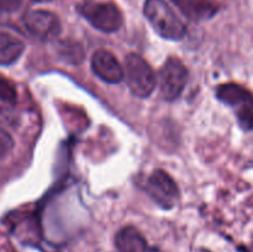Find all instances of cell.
<instances>
[{
  "mask_svg": "<svg viewBox=\"0 0 253 252\" xmlns=\"http://www.w3.org/2000/svg\"><path fill=\"white\" fill-rule=\"evenodd\" d=\"M143 14L153 30L163 39L177 41L187 34L185 24L165 0H146Z\"/></svg>",
  "mask_w": 253,
  "mask_h": 252,
  "instance_id": "cell-1",
  "label": "cell"
},
{
  "mask_svg": "<svg viewBox=\"0 0 253 252\" xmlns=\"http://www.w3.org/2000/svg\"><path fill=\"white\" fill-rule=\"evenodd\" d=\"M124 67V78L131 93L137 98H148L157 85V77L148 62L140 54L130 53L126 56Z\"/></svg>",
  "mask_w": 253,
  "mask_h": 252,
  "instance_id": "cell-2",
  "label": "cell"
},
{
  "mask_svg": "<svg viewBox=\"0 0 253 252\" xmlns=\"http://www.w3.org/2000/svg\"><path fill=\"white\" fill-rule=\"evenodd\" d=\"M188 77L189 73L184 63L177 57H169L158 73L161 98L166 101L177 100L187 85Z\"/></svg>",
  "mask_w": 253,
  "mask_h": 252,
  "instance_id": "cell-3",
  "label": "cell"
},
{
  "mask_svg": "<svg viewBox=\"0 0 253 252\" xmlns=\"http://www.w3.org/2000/svg\"><path fill=\"white\" fill-rule=\"evenodd\" d=\"M82 16L96 30L115 32L123 26L124 17L120 9L113 2H94L79 7Z\"/></svg>",
  "mask_w": 253,
  "mask_h": 252,
  "instance_id": "cell-4",
  "label": "cell"
},
{
  "mask_svg": "<svg viewBox=\"0 0 253 252\" xmlns=\"http://www.w3.org/2000/svg\"><path fill=\"white\" fill-rule=\"evenodd\" d=\"M145 190L157 204L170 209L179 199V188L169 174L162 169H156L146 179Z\"/></svg>",
  "mask_w": 253,
  "mask_h": 252,
  "instance_id": "cell-5",
  "label": "cell"
},
{
  "mask_svg": "<svg viewBox=\"0 0 253 252\" xmlns=\"http://www.w3.org/2000/svg\"><path fill=\"white\" fill-rule=\"evenodd\" d=\"M22 22L31 36L42 41H51L61 34V21L53 12L46 10H31L22 17Z\"/></svg>",
  "mask_w": 253,
  "mask_h": 252,
  "instance_id": "cell-6",
  "label": "cell"
},
{
  "mask_svg": "<svg viewBox=\"0 0 253 252\" xmlns=\"http://www.w3.org/2000/svg\"><path fill=\"white\" fill-rule=\"evenodd\" d=\"M91 69L96 77L109 84L120 83L124 79V67L111 52L98 49L91 57Z\"/></svg>",
  "mask_w": 253,
  "mask_h": 252,
  "instance_id": "cell-7",
  "label": "cell"
},
{
  "mask_svg": "<svg viewBox=\"0 0 253 252\" xmlns=\"http://www.w3.org/2000/svg\"><path fill=\"white\" fill-rule=\"evenodd\" d=\"M115 246L119 252H150L147 240L135 226H125L115 235Z\"/></svg>",
  "mask_w": 253,
  "mask_h": 252,
  "instance_id": "cell-8",
  "label": "cell"
},
{
  "mask_svg": "<svg viewBox=\"0 0 253 252\" xmlns=\"http://www.w3.org/2000/svg\"><path fill=\"white\" fill-rule=\"evenodd\" d=\"M180 11L190 20L202 21L214 16L219 6L212 0H173Z\"/></svg>",
  "mask_w": 253,
  "mask_h": 252,
  "instance_id": "cell-9",
  "label": "cell"
},
{
  "mask_svg": "<svg viewBox=\"0 0 253 252\" xmlns=\"http://www.w3.org/2000/svg\"><path fill=\"white\" fill-rule=\"evenodd\" d=\"M25 43L14 35L0 30V66H11L21 57Z\"/></svg>",
  "mask_w": 253,
  "mask_h": 252,
  "instance_id": "cell-10",
  "label": "cell"
},
{
  "mask_svg": "<svg viewBox=\"0 0 253 252\" xmlns=\"http://www.w3.org/2000/svg\"><path fill=\"white\" fill-rule=\"evenodd\" d=\"M216 98L226 105L239 109L252 103L251 93L246 88L235 83L221 84L216 89Z\"/></svg>",
  "mask_w": 253,
  "mask_h": 252,
  "instance_id": "cell-11",
  "label": "cell"
},
{
  "mask_svg": "<svg viewBox=\"0 0 253 252\" xmlns=\"http://www.w3.org/2000/svg\"><path fill=\"white\" fill-rule=\"evenodd\" d=\"M56 53L62 62L68 64H79L84 59V49L79 42L73 40H62L57 42Z\"/></svg>",
  "mask_w": 253,
  "mask_h": 252,
  "instance_id": "cell-12",
  "label": "cell"
},
{
  "mask_svg": "<svg viewBox=\"0 0 253 252\" xmlns=\"http://www.w3.org/2000/svg\"><path fill=\"white\" fill-rule=\"evenodd\" d=\"M0 101L11 106L17 103L16 86L11 81L2 76H0Z\"/></svg>",
  "mask_w": 253,
  "mask_h": 252,
  "instance_id": "cell-13",
  "label": "cell"
},
{
  "mask_svg": "<svg viewBox=\"0 0 253 252\" xmlns=\"http://www.w3.org/2000/svg\"><path fill=\"white\" fill-rule=\"evenodd\" d=\"M14 140L10 133L2 127H0V160L5 158L14 150Z\"/></svg>",
  "mask_w": 253,
  "mask_h": 252,
  "instance_id": "cell-14",
  "label": "cell"
},
{
  "mask_svg": "<svg viewBox=\"0 0 253 252\" xmlns=\"http://www.w3.org/2000/svg\"><path fill=\"white\" fill-rule=\"evenodd\" d=\"M24 4V0H0V12L12 14L16 12Z\"/></svg>",
  "mask_w": 253,
  "mask_h": 252,
  "instance_id": "cell-15",
  "label": "cell"
},
{
  "mask_svg": "<svg viewBox=\"0 0 253 252\" xmlns=\"http://www.w3.org/2000/svg\"><path fill=\"white\" fill-rule=\"evenodd\" d=\"M199 252H211V251H210V250H208V249H200Z\"/></svg>",
  "mask_w": 253,
  "mask_h": 252,
  "instance_id": "cell-16",
  "label": "cell"
},
{
  "mask_svg": "<svg viewBox=\"0 0 253 252\" xmlns=\"http://www.w3.org/2000/svg\"><path fill=\"white\" fill-rule=\"evenodd\" d=\"M32 1H36V2H44V1H49V0H32Z\"/></svg>",
  "mask_w": 253,
  "mask_h": 252,
  "instance_id": "cell-17",
  "label": "cell"
}]
</instances>
